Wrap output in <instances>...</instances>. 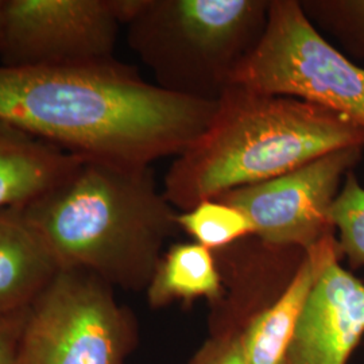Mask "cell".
I'll return each instance as SVG.
<instances>
[{"instance_id": "1", "label": "cell", "mask_w": 364, "mask_h": 364, "mask_svg": "<svg viewBox=\"0 0 364 364\" xmlns=\"http://www.w3.org/2000/svg\"><path fill=\"white\" fill-rule=\"evenodd\" d=\"M216 102L146 81L115 57L87 65L0 64V120L81 159L151 166L208 127Z\"/></svg>"}, {"instance_id": "2", "label": "cell", "mask_w": 364, "mask_h": 364, "mask_svg": "<svg viewBox=\"0 0 364 364\" xmlns=\"http://www.w3.org/2000/svg\"><path fill=\"white\" fill-rule=\"evenodd\" d=\"M60 269L96 274L114 287L146 290L178 210L151 166L82 159L63 181L22 207Z\"/></svg>"}, {"instance_id": "3", "label": "cell", "mask_w": 364, "mask_h": 364, "mask_svg": "<svg viewBox=\"0 0 364 364\" xmlns=\"http://www.w3.org/2000/svg\"><path fill=\"white\" fill-rule=\"evenodd\" d=\"M346 147L364 149V130L309 102L231 84L205 131L174 156L164 195L178 212L236 188L273 180Z\"/></svg>"}, {"instance_id": "4", "label": "cell", "mask_w": 364, "mask_h": 364, "mask_svg": "<svg viewBox=\"0 0 364 364\" xmlns=\"http://www.w3.org/2000/svg\"><path fill=\"white\" fill-rule=\"evenodd\" d=\"M272 0H144L127 43L165 91L216 102L264 36Z\"/></svg>"}, {"instance_id": "5", "label": "cell", "mask_w": 364, "mask_h": 364, "mask_svg": "<svg viewBox=\"0 0 364 364\" xmlns=\"http://www.w3.org/2000/svg\"><path fill=\"white\" fill-rule=\"evenodd\" d=\"M231 84L320 105L364 130V69L313 26L299 0H272L264 36Z\"/></svg>"}, {"instance_id": "6", "label": "cell", "mask_w": 364, "mask_h": 364, "mask_svg": "<svg viewBox=\"0 0 364 364\" xmlns=\"http://www.w3.org/2000/svg\"><path fill=\"white\" fill-rule=\"evenodd\" d=\"M138 323L96 274L61 269L27 312L19 364H124Z\"/></svg>"}, {"instance_id": "7", "label": "cell", "mask_w": 364, "mask_h": 364, "mask_svg": "<svg viewBox=\"0 0 364 364\" xmlns=\"http://www.w3.org/2000/svg\"><path fill=\"white\" fill-rule=\"evenodd\" d=\"M122 26L117 0H6L0 64L52 68L109 60Z\"/></svg>"}, {"instance_id": "8", "label": "cell", "mask_w": 364, "mask_h": 364, "mask_svg": "<svg viewBox=\"0 0 364 364\" xmlns=\"http://www.w3.org/2000/svg\"><path fill=\"white\" fill-rule=\"evenodd\" d=\"M362 154V147L340 149L273 180L236 188L216 198L243 212L260 240L309 250L336 234L329 209Z\"/></svg>"}, {"instance_id": "9", "label": "cell", "mask_w": 364, "mask_h": 364, "mask_svg": "<svg viewBox=\"0 0 364 364\" xmlns=\"http://www.w3.org/2000/svg\"><path fill=\"white\" fill-rule=\"evenodd\" d=\"M343 258L336 234L305 251L294 273L267 282L248 301L242 328L247 364H287L301 314L316 281L331 260Z\"/></svg>"}, {"instance_id": "10", "label": "cell", "mask_w": 364, "mask_h": 364, "mask_svg": "<svg viewBox=\"0 0 364 364\" xmlns=\"http://www.w3.org/2000/svg\"><path fill=\"white\" fill-rule=\"evenodd\" d=\"M331 260L316 281L287 364H347L364 335V284Z\"/></svg>"}, {"instance_id": "11", "label": "cell", "mask_w": 364, "mask_h": 364, "mask_svg": "<svg viewBox=\"0 0 364 364\" xmlns=\"http://www.w3.org/2000/svg\"><path fill=\"white\" fill-rule=\"evenodd\" d=\"M60 270L22 207L0 209V318L28 309Z\"/></svg>"}, {"instance_id": "12", "label": "cell", "mask_w": 364, "mask_h": 364, "mask_svg": "<svg viewBox=\"0 0 364 364\" xmlns=\"http://www.w3.org/2000/svg\"><path fill=\"white\" fill-rule=\"evenodd\" d=\"M81 161L0 120V209L26 205L66 178Z\"/></svg>"}, {"instance_id": "13", "label": "cell", "mask_w": 364, "mask_h": 364, "mask_svg": "<svg viewBox=\"0 0 364 364\" xmlns=\"http://www.w3.org/2000/svg\"><path fill=\"white\" fill-rule=\"evenodd\" d=\"M144 291L150 308L162 309L173 302L191 306L200 299L215 306L225 287L215 252L196 242H182L162 254Z\"/></svg>"}, {"instance_id": "14", "label": "cell", "mask_w": 364, "mask_h": 364, "mask_svg": "<svg viewBox=\"0 0 364 364\" xmlns=\"http://www.w3.org/2000/svg\"><path fill=\"white\" fill-rule=\"evenodd\" d=\"M177 224L180 231L213 252L255 235L251 221L243 212L218 198L205 200L189 210L178 212Z\"/></svg>"}, {"instance_id": "15", "label": "cell", "mask_w": 364, "mask_h": 364, "mask_svg": "<svg viewBox=\"0 0 364 364\" xmlns=\"http://www.w3.org/2000/svg\"><path fill=\"white\" fill-rule=\"evenodd\" d=\"M302 13L356 58L364 57V0H299Z\"/></svg>"}, {"instance_id": "16", "label": "cell", "mask_w": 364, "mask_h": 364, "mask_svg": "<svg viewBox=\"0 0 364 364\" xmlns=\"http://www.w3.org/2000/svg\"><path fill=\"white\" fill-rule=\"evenodd\" d=\"M329 221L338 232V246L352 269L364 267V188L350 171L340 188Z\"/></svg>"}, {"instance_id": "17", "label": "cell", "mask_w": 364, "mask_h": 364, "mask_svg": "<svg viewBox=\"0 0 364 364\" xmlns=\"http://www.w3.org/2000/svg\"><path fill=\"white\" fill-rule=\"evenodd\" d=\"M189 364H247L242 331H225L209 338Z\"/></svg>"}, {"instance_id": "18", "label": "cell", "mask_w": 364, "mask_h": 364, "mask_svg": "<svg viewBox=\"0 0 364 364\" xmlns=\"http://www.w3.org/2000/svg\"><path fill=\"white\" fill-rule=\"evenodd\" d=\"M28 309L0 318V364H19V346Z\"/></svg>"}, {"instance_id": "19", "label": "cell", "mask_w": 364, "mask_h": 364, "mask_svg": "<svg viewBox=\"0 0 364 364\" xmlns=\"http://www.w3.org/2000/svg\"><path fill=\"white\" fill-rule=\"evenodd\" d=\"M4 4H6V0H0V46H1V37H3V22H4Z\"/></svg>"}]
</instances>
